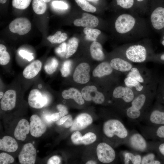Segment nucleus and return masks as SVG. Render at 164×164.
I'll use <instances>...</instances> for the list:
<instances>
[{"label":"nucleus","mask_w":164,"mask_h":164,"mask_svg":"<svg viewBox=\"0 0 164 164\" xmlns=\"http://www.w3.org/2000/svg\"><path fill=\"white\" fill-rule=\"evenodd\" d=\"M115 31L125 43H130L149 38L152 29L147 20L135 12L121 13L114 23Z\"/></svg>","instance_id":"obj_1"},{"label":"nucleus","mask_w":164,"mask_h":164,"mask_svg":"<svg viewBox=\"0 0 164 164\" xmlns=\"http://www.w3.org/2000/svg\"><path fill=\"white\" fill-rule=\"evenodd\" d=\"M149 38L127 43L125 52L126 58L134 63H142L147 59L149 52V46L150 45Z\"/></svg>","instance_id":"obj_2"},{"label":"nucleus","mask_w":164,"mask_h":164,"mask_svg":"<svg viewBox=\"0 0 164 164\" xmlns=\"http://www.w3.org/2000/svg\"><path fill=\"white\" fill-rule=\"evenodd\" d=\"M103 131L105 135L110 138L115 135L119 138L125 139L128 135V131L123 124L115 119H110L105 122Z\"/></svg>","instance_id":"obj_3"},{"label":"nucleus","mask_w":164,"mask_h":164,"mask_svg":"<svg viewBox=\"0 0 164 164\" xmlns=\"http://www.w3.org/2000/svg\"><path fill=\"white\" fill-rule=\"evenodd\" d=\"M146 100V97L144 94H141L134 99L131 102L132 105L127 109V116L132 119H137L141 115V110L144 106Z\"/></svg>","instance_id":"obj_4"},{"label":"nucleus","mask_w":164,"mask_h":164,"mask_svg":"<svg viewBox=\"0 0 164 164\" xmlns=\"http://www.w3.org/2000/svg\"><path fill=\"white\" fill-rule=\"evenodd\" d=\"M96 152L98 159L102 162L109 163L115 159L116 154L114 150L106 143H99L97 147Z\"/></svg>","instance_id":"obj_5"},{"label":"nucleus","mask_w":164,"mask_h":164,"mask_svg":"<svg viewBox=\"0 0 164 164\" xmlns=\"http://www.w3.org/2000/svg\"><path fill=\"white\" fill-rule=\"evenodd\" d=\"M36 156V150L33 144L26 143L23 146L19 154V161L22 164H34Z\"/></svg>","instance_id":"obj_6"},{"label":"nucleus","mask_w":164,"mask_h":164,"mask_svg":"<svg viewBox=\"0 0 164 164\" xmlns=\"http://www.w3.org/2000/svg\"><path fill=\"white\" fill-rule=\"evenodd\" d=\"M31 24L27 18L21 17L13 20L9 24V28L11 32L22 35L28 33L30 30Z\"/></svg>","instance_id":"obj_7"},{"label":"nucleus","mask_w":164,"mask_h":164,"mask_svg":"<svg viewBox=\"0 0 164 164\" xmlns=\"http://www.w3.org/2000/svg\"><path fill=\"white\" fill-rule=\"evenodd\" d=\"M83 98L86 101L91 100L97 104H101L104 101V97L102 93L98 91L94 86H87L84 87L81 91Z\"/></svg>","instance_id":"obj_8"},{"label":"nucleus","mask_w":164,"mask_h":164,"mask_svg":"<svg viewBox=\"0 0 164 164\" xmlns=\"http://www.w3.org/2000/svg\"><path fill=\"white\" fill-rule=\"evenodd\" d=\"M48 102L47 97L44 94H42L37 89H33L30 91L28 102L31 107L36 109H40L46 105Z\"/></svg>","instance_id":"obj_9"},{"label":"nucleus","mask_w":164,"mask_h":164,"mask_svg":"<svg viewBox=\"0 0 164 164\" xmlns=\"http://www.w3.org/2000/svg\"><path fill=\"white\" fill-rule=\"evenodd\" d=\"M90 67L87 63H80L76 67L74 71L73 75L74 80L80 84L87 83L90 80Z\"/></svg>","instance_id":"obj_10"},{"label":"nucleus","mask_w":164,"mask_h":164,"mask_svg":"<svg viewBox=\"0 0 164 164\" xmlns=\"http://www.w3.org/2000/svg\"><path fill=\"white\" fill-rule=\"evenodd\" d=\"M30 133L35 137L41 136L46 131V127L40 118L36 114L31 116L30 118Z\"/></svg>","instance_id":"obj_11"},{"label":"nucleus","mask_w":164,"mask_h":164,"mask_svg":"<svg viewBox=\"0 0 164 164\" xmlns=\"http://www.w3.org/2000/svg\"><path fill=\"white\" fill-rule=\"evenodd\" d=\"M16 97V92L15 90L10 89L6 91L0 101L1 109L6 111L13 109L15 105Z\"/></svg>","instance_id":"obj_12"},{"label":"nucleus","mask_w":164,"mask_h":164,"mask_svg":"<svg viewBox=\"0 0 164 164\" xmlns=\"http://www.w3.org/2000/svg\"><path fill=\"white\" fill-rule=\"evenodd\" d=\"M92 121V118L90 114L86 113L80 114L73 121L70 131H73L83 129L91 125Z\"/></svg>","instance_id":"obj_13"},{"label":"nucleus","mask_w":164,"mask_h":164,"mask_svg":"<svg viewBox=\"0 0 164 164\" xmlns=\"http://www.w3.org/2000/svg\"><path fill=\"white\" fill-rule=\"evenodd\" d=\"M82 16V18L74 20L73 24L75 26L93 28L98 25V19L95 16L86 13H83Z\"/></svg>","instance_id":"obj_14"},{"label":"nucleus","mask_w":164,"mask_h":164,"mask_svg":"<svg viewBox=\"0 0 164 164\" xmlns=\"http://www.w3.org/2000/svg\"><path fill=\"white\" fill-rule=\"evenodd\" d=\"M128 143L132 149L138 151L143 152L147 149L146 141L143 136L138 133L132 134L128 139Z\"/></svg>","instance_id":"obj_15"},{"label":"nucleus","mask_w":164,"mask_h":164,"mask_svg":"<svg viewBox=\"0 0 164 164\" xmlns=\"http://www.w3.org/2000/svg\"><path fill=\"white\" fill-rule=\"evenodd\" d=\"M114 97L116 98H121L126 103L131 102L134 98L133 91L128 87L120 86L116 87L113 93Z\"/></svg>","instance_id":"obj_16"},{"label":"nucleus","mask_w":164,"mask_h":164,"mask_svg":"<svg viewBox=\"0 0 164 164\" xmlns=\"http://www.w3.org/2000/svg\"><path fill=\"white\" fill-rule=\"evenodd\" d=\"M30 131V124L29 122L26 119H22L18 122L14 130V136L17 140L24 141Z\"/></svg>","instance_id":"obj_17"},{"label":"nucleus","mask_w":164,"mask_h":164,"mask_svg":"<svg viewBox=\"0 0 164 164\" xmlns=\"http://www.w3.org/2000/svg\"><path fill=\"white\" fill-rule=\"evenodd\" d=\"M18 148V143L12 137L5 136L0 139V150L9 152H15Z\"/></svg>","instance_id":"obj_18"},{"label":"nucleus","mask_w":164,"mask_h":164,"mask_svg":"<svg viewBox=\"0 0 164 164\" xmlns=\"http://www.w3.org/2000/svg\"><path fill=\"white\" fill-rule=\"evenodd\" d=\"M42 66L41 62L36 60L27 66L24 70L23 75L27 79H32L36 76L40 70Z\"/></svg>","instance_id":"obj_19"},{"label":"nucleus","mask_w":164,"mask_h":164,"mask_svg":"<svg viewBox=\"0 0 164 164\" xmlns=\"http://www.w3.org/2000/svg\"><path fill=\"white\" fill-rule=\"evenodd\" d=\"M62 95L65 99H73L79 104L82 105L84 103L82 94L75 88H71L64 90L62 93Z\"/></svg>","instance_id":"obj_20"},{"label":"nucleus","mask_w":164,"mask_h":164,"mask_svg":"<svg viewBox=\"0 0 164 164\" xmlns=\"http://www.w3.org/2000/svg\"><path fill=\"white\" fill-rule=\"evenodd\" d=\"M110 64L113 68L121 72L130 71L132 67V64L129 62L119 58L113 59L111 60Z\"/></svg>","instance_id":"obj_21"},{"label":"nucleus","mask_w":164,"mask_h":164,"mask_svg":"<svg viewBox=\"0 0 164 164\" xmlns=\"http://www.w3.org/2000/svg\"><path fill=\"white\" fill-rule=\"evenodd\" d=\"M113 68L108 62H103L99 64L93 70V75L94 77H101L110 74Z\"/></svg>","instance_id":"obj_22"},{"label":"nucleus","mask_w":164,"mask_h":164,"mask_svg":"<svg viewBox=\"0 0 164 164\" xmlns=\"http://www.w3.org/2000/svg\"><path fill=\"white\" fill-rule=\"evenodd\" d=\"M90 53L92 57L95 60L101 61L104 58L101 44L96 41H93L90 47Z\"/></svg>","instance_id":"obj_23"},{"label":"nucleus","mask_w":164,"mask_h":164,"mask_svg":"<svg viewBox=\"0 0 164 164\" xmlns=\"http://www.w3.org/2000/svg\"><path fill=\"white\" fill-rule=\"evenodd\" d=\"M149 119L150 122L153 124L164 125V112L154 110L150 113Z\"/></svg>","instance_id":"obj_24"},{"label":"nucleus","mask_w":164,"mask_h":164,"mask_svg":"<svg viewBox=\"0 0 164 164\" xmlns=\"http://www.w3.org/2000/svg\"><path fill=\"white\" fill-rule=\"evenodd\" d=\"M78 45V40L73 37L70 39L67 45V53L66 58H68L73 55L77 51Z\"/></svg>","instance_id":"obj_25"},{"label":"nucleus","mask_w":164,"mask_h":164,"mask_svg":"<svg viewBox=\"0 0 164 164\" xmlns=\"http://www.w3.org/2000/svg\"><path fill=\"white\" fill-rule=\"evenodd\" d=\"M33 9L37 14H44L47 8L46 2L43 0H33L32 3Z\"/></svg>","instance_id":"obj_26"},{"label":"nucleus","mask_w":164,"mask_h":164,"mask_svg":"<svg viewBox=\"0 0 164 164\" xmlns=\"http://www.w3.org/2000/svg\"><path fill=\"white\" fill-rule=\"evenodd\" d=\"M142 157L139 155H135L130 152H126L124 155V162L125 164H130V162L133 164H140Z\"/></svg>","instance_id":"obj_27"},{"label":"nucleus","mask_w":164,"mask_h":164,"mask_svg":"<svg viewBox=\"0 0 164 164\" xmlns=\"http://www.w3.org/2000/svg\"><path fill=\"white\" fill-rule=\"evenodd\" d=\"M83 31L86 35V39L93 41H96L97 37L101 33V31L99 29L88 27L84 28Z\"/></svg>","instance_id":"obj_28"},{"label":"nucleus","mask_w":164,"mask_h":164,"mask_svg":"<svg viewBox=\"0 0 164 164\" xmlns=\"http://www.w3.org/2000/svg\"><path fill=\"white\" fill-rule=\"evenodd\" d=\"M67 38V34L65 32L62 33L60 31H57L54 35L50 36L47 38V39L52 43H60Z\"/></svg>","instance_id":"obj_29"},{"label":"nucleus","mask_w":164,"mask_h":164,"mask_svg":"<svg viewBox=\"0 0 164 164\" xmlns=\"http://www.w3.org/2000/svg\"><path fill=\"white\" fill-rule=\"evenodd\" d=\"M58 65L57 60L54 58H52L45 65L44 69L48 74H51L56 70Z\"/></svg>","instance_id":"obj_30"},{"label":"nucleus","mask_w":164,"mask_h":164,"mask_svg":"<svg viewBox=\"0 0 164 164\" xmlns=\"http://www.w3.org/2000/svg\"><path fill=\"white\" fill-rule=\"evenodd\" d=\"M10 60L9 53L6 51L5 46L2 44H0V64L5 65L9 63Z\"/></svg>","instance_id":"obj_31"},{"label":"nucleus","mask_w":164,"mask_h":164,"mask_svg":"<svg viewBox=\"0 0 164 164\" xmlns=\"http://www.w3.org/2000/svg\"><path fill=\"white\" fill-rule=\"evenodd\" d=\"M124 82L127 87H135L136 90L138 91H141L143 88V86L141 83L130 77H126L124 80Z\"/></svg>","instance_id":"obj_32"},{"label":"nucleus","mask_w":164,"mask_h":164,"mask_svg":"<svg viewBox=\"0 0 164 164\" xmlns=\"http://www.w3.org/2000/svg\"><path fill=\"white\" fill-rule=\"evenodd\" d=\"M77 4L85 11L94 12L96 11V7L91 5L86 0H75Z\"/></svg>","instance_id":"obj_33"},{"label":"nucleus","mask_w":164,"mask_h":164,"mask_svg":"<svg viewBox=\"0 0 164 164\" xmlns=\"http://www.w3.org/2000/svg\"><path fill=\"white\" fill-rule=\"evenodd\" d=\"M155 155L153 153H149L144 156L142 159L141 164H160L161 162L155 159Z\"/></svg>","instance_id":"obj_34"},{"label":"nucleus","mask_w":164,"mask_h":164,"mask_svg":"<svg viewBox=\"0 0 164 164\" xmlns=\"http://www.w3.org/2000/svg\"><path fill=\"white\" fill-rule=\"evenodd\" d=\"M97 137L95 134L89 132L82 136L81 142L82 144L87 145L93 143L96 140Z\"/></svg>","instance_id":"obj_35"},{"label":"nucleus","mask_w":164,"mask_h":164,"mask_svg":"<svg viewBox=\"0 0 164 164\" xmlns=\"http://www.w3.org/2000/svg\"><path fill=\"white\" fill-rule=\"evenodd\" d=\"M31 0H12V6L16 9H24L29 5Z\"/></svg>","instance_id":"obj_36"},{"label":"nucleus","mask_w":164,"mask_h":164,"mask_svg":"<svg viewBox=\"0 0 164 164\" xmlns=\"http://www.w3.org/2000/svg\"><path fill=\"white\" fill-rule=\"evenodd\" d=\"M127 77H130L141 83L144 82V79L141 75L139 70L136 67H132L128 73Z\"/></svg>","instance_id":"obj_37"},{"label":"nucleus","mask_w":164,"mask_h":164,"mask_svg":"<svg viewBox=\"0 0 164 164\" xmlns=\"http://www.w3.org/2000/svg\"><path fill=\"white\" fill-rule=\"evenodd\" d=\"M71 64V61L70 60H66L63 63L60 70L63 77H66L70 74Z\"/></svg>","instance_id":"obj_38"},{"label":"nucleus","mask_w":164,"mask_h":164,"mask_svg":"<svg viewBox=\"0 0 164 164\" xmlns=\"http://www.w3.org/2000/svg\"><path fill=\"white\" fill-rule=\"evenodd\" d=\"M116 1L117 5L122 8L125 9L126 11L127 10L132 8L134 3V0H116Z\"/></svg>","instance_id":"obj_39"},{"label":"nucleus","mask_w":164,"mask_h":164,"mask_svg":"<svg viewBox=\"0 0 164 164\" xmlns=\"http://www.w3.org/2000/svg\"><path fill=\"white\" fill-rule=\"evenodd\" d=\"M13 157L10 155L5 152L0 154V164H9L13 163L14 161Z\"/></svg>","instance_id":"obj_40"},{"label":"nucleus","mask_w":164,"mask_h":164,"mask_svg":"<svg viewBox=\"0 0 164 164\" xmlns=\"http://www.w3.org/2000/svg\"><path fill=\"white\" fill-rule=\"evenodd\" d=\"M82 136L80 132L78 131L74 132L71 136V140L72 142L75 145L82 144L81 139Z\"/></svg>","instance_id":"obj_41"},{"label":"nucleus","mask_w":164,"mask_h":164,"mask_svg":"<svg viewBox=\"0 0 164 164\" xmlns=\"http://www.w3.org/2000/svg\"><path fill=\"white\" fill-rule=\"evenodd\" d=\"M56 53L60 56L63 57L67 53V44L63 43L55 49Z\"/></svg>","instance_id":"obj_42"},{"label":"nucleus","mask_w":164,"mask_h":164,"mask_svg":"<svg viewBox=\"0 0 164 164\" xmlns=\"http://www.w3.org/2000/svg\"><path fill=\"white\" fill-rule=\"evenodd\" d=\"M52 5L54 8L58 9H67L68 7L66 3L61 1H54L52 2Z\"/></svg>","instance_id":"obj_43"},{"label":"nucleus","mask_w":164,"mask_h":164,"mask_svg":"<svg viewBox=\"0 0 164 164\" xmlns=\"http://www.w3.org/2000/svg\"><path fill=\"white\" fill-rule=\"evenodd\" d=\"M19 54L23 59H25L29 61H31L34 58L32 56L33 53H29L24 50H20L19 52Z\"/></svg>","instance_id":"obj_44"},{"label":"nucleus","mask_w":164,"mask_h":164,"mask_svg":"<svg viewBox=\"0 0 164 164\" xmlns=\"http://www.w3.org/2000/svg\"><path fill=\"white\" fill-rule=\"evenodd\" d=\"M57 108L59 111L58 112L60 118L66 115L68 113V111L67 108L64 105L59 104L57 105Z\"/></svg>","instance_id":"obj_45"},{"label":"nucleus","mask_w":164,"mask_h":164,"mask_svg":"<svg viewBox=\"0 0 164 164\" xmlns=\"http://www.w3.org/2000/svg\"><path fill=\"white\" fill-rule=\"evenodd\" d=\"M61 162L60 158L56 155L50 157L48 160L47 164H59Z\"/></svg>","instance_id":"obj_46"},{"label":"nucleus","mask_w":164,"mask_h":164,"mask_svg":"<svg viewBox=\"0 0 164 164\" xmlns=\"http://www.w3.org/2000/svg\"><path fill=\"white\" fill-rule=\"evenodd\" d=\"M156 135L159 137L164 138V125L160 126L157 128Z\"/></svg>","instance_id":"obj_47"},{"label":"nucleus","mask_w":164,"mask_h":164,"mask_svg":"<svg viewBox=\"0 0 164 164\" xmlns=\"http://www.w3.org/2000/svg\"><path fill=\"white\" fill-rule=\"evenodd\" d=\"M73 123L72 118L70 115L69 118L63 124L64 126L66 128H68L71 127Z\"/></svg>","instance_id":"obj_48"},{"label":"nucleus","mask_w":164,"mask_h":164,"mask_svg":"<svg viewBox=\"0 0 164 164\" xmlns=\"http://www.w3.org/2000/svg\"><path fill=\"white\" fill-rule=\"evenodd\" d=\"M70 115H65L62 117L56 123L58 125H60L63 124L64 122L68 119L70 116Z\"/></svg>","instance_id":"obj_49"},{"label":"nucleus","mask_w":164,"mask_h":164,"mask_svg":"<svg viewBox=\"0 0 164 164\" xmlns=\"http://www.w3.org/2000/svg\"><path fill=\"white\" fill-rule=\"evenodd\" d=\"M50 115H51L50 114H45L43 117L44 121L48 124L51 123L53 121L51 119Z\"/></svg>","instance_id":"obj_50"},{"label":"nucleus","mask_w":164,"mask_h":164,"mask_svg":"<svg viewBox=\"0 0 164 164\" xmlns=\"http://www.w3.org/2000/svg\"><path fill=\"white\" fill-rule=\"evenodd\" d=\"M50 118L53 121H56L60 119V118L57 113H55L51 114Z\"/></svg>","instance_id":"obj_51"},{"label":"nucleus","mask_w":164,"mask_h":164,"mask_svg":"<svg viewBox=\"0 0 164 164\" xmlns=\"http://www.w3.org/2000/svg\"><path fill=\"white\" fill-rule=\"evenodd\" d=\"M160 153L164 156V143L161 144L159 147Z\"/></svg>","instance_id":"obj_52"},{"label":"nucleus","mask_w":164,"mask_h":164,"mask_svg":"<svg viewBox=\"0 0 164 164\" xmlns=\"http://www.w3.org/2000/svg\"><path fill=\"white\" fill-rule=\"evenodd\" d=\"M156 57L160 61L164 62V53L156 55Z\"/></svg>","instance_id":"obj_53"},{"label":"nucleus","mask_w":164,"mask_h":164,"mask_svg":"<svg viewBox=\"0 0 164 164\" xmlns=\"http://www.w3.org/2000/svg\"><path fill=\"white\" fill-rule=\"evenodd\" d=\"M161 35H162L161 43L162 45L164 46V32Z\"/></svg>","instance_id":"obj_54"},{"label":"nucleus","mask_w":164,"mask_h":164,"mask_svg":"<svg viewBox=\"0 0 164 164\" xmlns=\"http://www.w3.org/2000/svg\"><path fill=\"white\" fill-rule=\"evenodd\" d=\"M86 164H97V162L92 160H89L86 162Z\"/></svg>","instance_id":"obj_55"},{"label":"nucleus","mask_w":164,"mask_h":164,"mask_svg":"<svg viewBox=\"0 0 164 164\" xmlns=\"http://www.w3.org/2000/svg\"><path fill=\"white\" fill-rule=\"evenodd\" d=\"M4 93L2 91H0V98L1 99L4 95Z\"/></svg>","instance_id":"obj_56"},{"label":"nucleus","mask_w":164,"mask_h":164,"mask_svg":"<svg viewBox=\"0 0 164 164\" xmlns=\"http://www.w3.org/2000/svg\"><path fill=\"white\" fill-rule=\"evenodd\" d=\"M7 1V0H0V2L1 3H5Z\"/></svg>","instance_id":"obj_57"},{"label":"nucleus","mask_w":164,"mask_h":164,"mask_svg":"<svg viewBox=\"0 0 164 164\" xmlns=\"http://www.w3.org/2000/svg\"><path fill=\"white\" fill-rule=\"evenodd\" d=\"M46 3L48 2L51 1V0H43Z\"/></svg>","instance_id":"obj_58"},{"label":"nucleus","mask_w":164,"mask_h":164,"mask_svg":"<svg viewBox=\"0 0 164 164\" xmlns=\"http://www.w3.org/2000/svg\"><path fill=\"white\" fill-rule=\"evenodd\" d=\"M162 90L163 94V98L164 99V85L163 86V88H162Z\"/></svg>","instance_id":"obj_59"},{"label":"nucleus","mask_w":164,"mask_h":164,"mask_svg":"<svg viewBox=\"0 0 164 164\" xmlns=\"http://www.w3.org/2000/svg\"><path fill=\"white\" fill-rule=\"evenodd\" d=\"M137 1L139 2H141L143 1L144 0H136Z\"/></svg>","instance_id":"obj_60"},{"label":"nucleus","mask_w":164,"mask_h":164,"mask_svg":"<svg viewBox=\"0 0 164 164\" xmlns=\"http://www.w3.org/2000/svg\"><path fill=\"white\" fill-rule=\"evenodd\" d=\"M88 0L92 1H98V0Z\"/></svg>","instance_id":"obj_61"}]
</instances>
